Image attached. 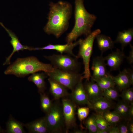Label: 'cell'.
<instances>
[{"mask_svg": "<svg viewBox=\"0 0 133 133\" xmlns=\"http://www.w3.org/2000/svg\"><path fill=\"white\" fill-rule=\"evenodd\" d=\"M129 80L131 85L133 84V70L130 69H127Z\"/></svg>", "mask_w": 133, "mask_h": 133, "instance_id": "e575fe53", "label": "cell"}, {"mask_svg": "<svg viewBox=\"0 0 133 133\" xmlns=\"http://www.w3.org/2000/svg\"><path fill=\"white\" fill-rule=\"evenodd\" d=\"M73 132L76 133H86V132L81 130L76 129L74 130Z\"/></svg>", "mask_w": 133, "mask_h": 133, "instance_id": "f35d334b", "label": "cell"}, {"mask_svg": "<svg viewBox=\"0 0 133 133\" xmlns=\"http://www.w3.org/2000/svg\"><path fill=\"white\" fill-rule=\"evenodd\" d=\"M102 115L111 126L116 125L123 119L118 113L115 111H107Z\"/></svg>", "mask_w": 133, "mask_h": 133, "instance_id": "cb8c5ba5", "label": "cell"}, {"mask_svg": "<svg viewBox=\"0 0 133 133\" xmlns=\"http://www.w3.org/2000/svg\"><path fill=\"white\" fill-rule=\"evenodd\" d=\"M57 100L44 117L49 133H62L65 127L62 105Z\"/></svg>", "mask_w": 133, "mask_h": 133, "instance_id": "5b68a950", "label": "cell"}, {"mask_svg": "<svg viewBox=\"0 0 133 133\" xmlns=\"http://www.w3.org/2000/svg\"><path fill=\"white\" fill-rule=\"evenodd\" d=\"M121 96L122 100L131 104L133 103V89L129 87L122 90Z\"/></svg>", "mask_w": 133, "mask_h": 133, "instance_id": "f546056e", "label": "cell"}, {"mask_svg": "<svg viewBox=\"0 0 133 133\" xmlns=\"http://www.w3.org/2000/svg\"><path fill=\"white\" fill-rule=\"evenodd\" d=\"M124 122H120L118 124L119 133H130L128 128V121L127 120Z\"/></svg>", "mask_w": 133, "mask_h": 133, "instance_id": "1f68e13d", "label": "cell"}, {"mask_svg": "<svg viewBox=\"0 0 133 133\" xmlns=\"http://www.w3.org/2000/svg\"><path fill=\"white\" fill-rule=\"evenodd\" d=\"M45 73L49 78L71 91L79 82L83 79L82 74L78 72L65 71L55 68L52 71Z\"/></svg>", "mask_w": 133, "mask_h": 133, "instance_id": "52a82bcc", "label": "cell"}, {"mask_svg": "<svg viewBox=\"0 0 133 133\" xmlns=\"http://www.w3.org/2000/svg\"><path fill=\"white\" fill-rule=\"evenodd\" d=\"M89 109L87 107H80L78 109L77 115L81 123L88 116L89 113Z\"/></svg>", "mask_w": 133, "mask_h": 133, "instance_id": "4dcf8cb0", "label": "cell"}, {"mask_svg": "<svg viewBox=\"0 0 133 133\" xmlns=\"http://www.w3.org/2000/svg\"><path fill=\"white\" fill-rule=\"evenodd\" d=\"M74 16L75 23L73 29L67 35V43L76 41L80 36H86L91 33V28L97 19L95 15L89 13L84 4V0H75Z\"/></svg>", "mask_w": 133, "mask_h": 133, "instance_id": "7a4b0ae2", "label": "cell"}, {"mask_svg": "<svg viewBox=\"0 0 133 133\" xmlns=\"http://www.w3.org/2000/svg\"><path fill=\"white\" fill-rule=\"evenodd\" d=\"M40 94L41 108L42 110L46 114L50 110L53 103L48 96L44 92Z\"/></svg>", "mask_w": 133, "mask_h": 133, "instance_id": "484cf974", "label": "cell"}, {"mask_svg": "<svg viewBox=\"0 0 133 133\" xmlns=\"http://www.w3.org/2000/svg\"><path fill=\"white\" fill-rule=\"evenodd\" d=\"M93 80L97 83L103 91L110 88L114 87L115 85L113 76L110 74L107 76Z\"/></svg>", "mask_w": 133, "mask_h": 133, "instance_id": "d4e9b609", "label": "cell"}, {"mask_svg": "<svg viewBox=\"0 0 133 133\" xmlns=\"http://www.w3.org/2000/svg\"><path fill=\"white\" fill-rule=\"evenodd\" d=\"M98 130H103L110 127L111 126L108 123L103 116L100 115L94 114Z\"/></svg>", "mask_w": 133, "mask_h": 133, "instance_id": "4316f807", "label": "cell"}, {"mask_svg": "<svg viewBox=\"0 0 133 133\" xmlns=\"http://www.w3.org/2000/svg\"><path fill=\"white\" fill-rule=\"evenodd\" d=\"M133 120L128 121V128L130 133H133Z\"/></svg>", "mask_w": 133, "mask_h": 133, "instance_id": "8d00e7d4", "label": "cell"}, {"mask_svg": "<svg viewBox=\"0 0 133 133\" xmlns=\"http://www.w3.org/2000/svg\"><path fill=\"white\" fill-rule=\"evenodd\" d=\"M7 132L8 133H24L25 131L23 125L13 118H10L7 124Z\"/></svg>", "mask_w": 133, "mask_h": 133, "instance_id": "603a6c76", "label": "cell"}, {"mask_svg": "<svg viewBox=\"0 0 133 133\" xmlns=\"http://www.w3.org/2000/svg\"><path fill=\"white\" fill-rule=\"evenodd\" d=\"M44 57L50 62L54 68L63 71L78 72L80 68L78 58L68 54H54Z\"/></svg>", "mask_w": 133, "mask_h": 133, "instance_id": "8992f818", "label": "cell"}, {"mask_svg": "<svg viewBox=\"0 0 133 133\" xmlns=\"http://www.w3.org/2000/svg\"><path fill=\"white\" fill-rule=\"evenodd\" d=\"M133 38V29L131 28L118 32L115 43H120L122 49L123 50L125 47L130 43Z\"/></svg>", "mask_w": 133, "mask_h": 133, "instance_id": "44dd1931", "label": "cell"}, {"mask_svg": "<svg viewBox=\"0 0 133 133\" xmlns=\"http://www.w3.org/2000/svg\"><path fill=\"white\" fill-rule=\"evenodd\" d=\"M129 115L130 120L133 118V103L130 104L129 111Z\"/></svg>", "mask_w": 133, "mask_h": 133, "instance_id": "d590c367", "label": "cell"}, {"mask_svg": "<svg viewBox=\"0 0 133 133\" xmlns=\"http://www.w3.org/2000/svg\"><path fill=\"white\" fill-rule=\"evenodd\" d=\"M47 76L45 72H36L32 74L28 78V79L36 85L38 89V92L40 94L44 93L46 89L45 79Z\"/></svg>", "mask_w": 133, "mask_h": 133, "instance_id": "ffe728a7", "label": "cell"}, {"mask_svg": "<svg viewBox=\"0 0 133 133\" xmlns=\"http://www.w3.org/2000/svg\"><path fill=\"white\" fill-rule=\"evenodd\" d=\"M113 78L115 85L120 91L129 87L131 85L127 69L120 71L117 76H113Z\"/></svg>", "mask_w": 133, "mask_h": 133, "instance_id": "ac0fdd59", "label": "cell"}, {"mask_svg": "<svg viewBox=\"0 0 133 133\" xmlns=\"http://www.w3.org/2000/svg\"><path fill=\"white\" fill-rule=\"evenodd\" d=\"M48 81L50 83V92L54 99L58 100L60 98L68 96L69 94L67 88L64 86L49 78Z\"/></svg>", "mask_w": 133, "mask_h": 133, "instance_id": "2e32d148", "label": "cell"}, {"mask_svg": "<svg viewBox=\"0 0 133 133\" xmlns=\"http://www.w3.org/2000/svg\"><path fill=\"white\" fill-rule=\"evenodd\" d=\"M1 129L0 128V132H1Z\"/></svg>", "mask_w": 133, "mask_h": 133, "instance_id": "ab89813d", "label": "cell"}, {"mask_svg": "<svg viewBox=\"0 0 133 133\" xmlns=\"http://www.w3.org/2000/svg\"><path fill=\"white\" fill-rule=\"evenodd\" d=\"M0 25L5 30L11 38L10 43L13 48V50L12 53L6 58L3 65H9L10 64V59L16 52H18L20 50L23 51L24 50H28L30 51L33 50V47L22 45L15 34L10 30L6 27L1 22H0Z\"/></svg>", "mask_w": 133, "mask_h": 133, "instance_id": "8fae6325", "label": "cell"}, {"mask_svg": "<svg viewBox=\"0 0 133 133\" xmlns=\"http://www.w3.org/2000/svg\"><path fill=\"white\" fill-rule=\"evenodd\" d=\"M54 68L51 64L42 62L36 57L32 56L17 58L7 68L4 73L6 75L22 77L41 71L51 72Z\"/></svg>", "mask_w": 133, "mask_h": 133, "instance_id": "3957f363", "label": "cell"}, {"mask_svg": "<svg viewBox=\"0 0 133 133\" xmlns=\"http://www.w3.org/2000/svg\"><path fill=\"white\" fill-rule=\"evenodd\" d=\"M105 61L104 58L103 57L102 54L100 56L93 58L91 68L93 71L92 75L90 77L91 80L98 79L110 75L107 72Z\"/></svg>", "mask_w": 133, "mask_h": 133, "instance_id": "30bf717a", "label": "cell"}, {"mask_svg": "<svg viewBox=\"0 0 133 133\" xmlns=\"http://www.w3.org/2000/svg\"><path fill=\"white\" fill-rule=\"evenodd\" d=\"M88 100L90 102L103 97V91L94 81H86L83 84Z\"/></svg>", "mask_w": 133, "mask_h": 133, "instance_id": "4fadbf2b", "label": "cell"}, {"mask_svg": "<svg viewBox=\"0 0 133 133\" xmlns=\"http://www.w3.org/2000/svg\"><path fill=\"white\" fill-rule=\"evenodd\" d=\"M49 6L48 21L44 30L47 34L53 35L58 38L68 28L72 7L68 2L62 0L56 3L51 2Z\"/></svg>", "mask_w": 133, "mask_h": 133, "instance_id": "6da1fadb", "label": "cell"}, {"mask_svg": "<svg viewBox=\"0 0 133 133\" xmlns=\"http://www.w3.org/2000/svg\"><path fill=\"white\" fill-rule=\"evenodd\" d=\"M62 106L64 119L65 132L77 127L76 122V104L70 99H63Z\"/></svg>", "mask_w": 133, "mask_h": 133, "instance_id": "ba28073f", "label": "cell"}, {"mask_svg": "<svg viewBox=\"0 0 133 133\" xmlns=\"http://www.w3.org/2000/svg\"><path fill=\"white\" fill-rule=\"evenodd\" d=\"M118 95V93L115 87L109 88L103 91V97L111 100H116Z\"/></svg>", "mask_w": 133, "mask_h": 133, "instance_id": "f1b7e54d", "label": "cell"}, {"mask_svg": "<svg viewBox=\"0 0 133 133\" xmlns=\"http://www.w3.org/2000/svg\"><path fill=\"white\" fill-rule=\"evenodd\" d=\"M130 104L123 100L118 102L115 105V111L118 113L123 119L125 120H130L129 115Z\"/></svg>", "mask_w": 133, "mask_h": 133, "instance_id": "7402d4cb", "label": "cell"}, {"mask_svg": "<svg viewBox=\"0 0 133 133\" xmlns=\"http://www.w3.org/2000/svg\"><path fill=\"white\" fill-rule=\"evenodd\" d=\"M95 38L102 54L106 51L112 50L114 47L115 42L109 36L100 33L97 35Z\"/></svg>", "mask_w": 133, "mask_h": 133, "instance_id": "d6986e66", "label": "cell"}, {"mask_svg": "<svg viewBox=\"0 0 133 133\" xmlns=\"http://www.w3.org/2000/svg\"><path fill=\"white\" fill-rule=\"evenodd\" d=\"M84 123L89 133H97L98 129L95 118L93 114L88 117L85 120Z\"/></svg>", "mask_w": 133, "mask_h": 133, "instance_id": "83f0119b", "label": "cell"}, {"mask_svg": "<svg viewBox=\"0 0 133 133\" xmlns=\"http://www.w3.org/2000/svg\"><path fill=\"white\" fill-rule=\"evenodd\" d=\"M101 32L100 29L96 30L86 36L84 39H81L79 45V50L77 56L78 59L81 58L83 59L84 66L83 78L86 79V81H90L91 76L89 63L92 53L94 41L97 35L100 33Z\"/></svg>", "mask_w": 133, "mask_h": 133, "instance_id": "277c9868", "label": "cell"}, {"mask_svg": "<svg viewBox=\"0 0 133 133\" xmlns=\"http://www.w3.org/2000/svg\"><path fill=\"white\" fill-rule=\"evenodd\" d=\"M91 103L89 108L93 110L96 114L101 115L104 113L110 111L115 105L112 101L103 97Z\"/></svg>", "mask_w": 133, "mask_h": 133, "instance_id": "9a60e30c", "label": "cell"}, {"mask_svg": "<svg viewBox=\"0 0 133 133\" xmlns=\"http://www.w3.org/2000/svg\"><path fill=\"white\" fill-rule=\"evenodd\" d=\"M81 39L74 42L67 43L64 45L55 44H49L41 48H33V50H53L56 51L63 54L65 53L77 58V56L74 54L73 50L76 46L79 45Z\"/></svg>", "mask_w": 133, "mask_h": 133, "instance_id": "7c38bea8", "label": "cell"}, {"mask_svg": "<svg viewBox=\"0 0 133 133\" xmlns=\"http://www.w3.org/2000/svg\"><path fill=\"white\" fill-rule=\"evenodd\" d=\"M123 50L121 51L117 49L104 58L107 62L106 65L110 67L111 71L119 70L125 56Z\"/></svg>", "mask_w": 133, "mask_h": 133, "instance_id": "5bb4252c", "label": "cell"}, {"mask_svg": "<svg viewBox=\"0 0 133 133\" xmlns=\"http://www.w3.org/2000/svg\"><path fill=\"white\" fill-rule=\"evenodd\" d=\"M29 132L33 133H49L45 117L38 119L24 125Z\"/></svg>", "mask_w": 133, "mask_h": 133, "instance_id": "e0dca14e", "label": "cell"}, {"mask_svg": "<svg viewBox=\"0 0 133 133\" xmlns=\"http://www.w3.org/2000/svg\"><path fill=\"white\" fill-rule=\"evenodd\" d=\"M109 133H119L118 128L116 125L111 126Z\"/></svg>", "mask_w": 133, "mask_h": 133, "instance_id": "836d02e7", "label": "cell"}, {"mask_svg": "<svg viewBox=\"0 0 133 133\" xmlns=\"http://www.w3.org/2000/svg\"><path fill=\"white\" fill-rule=\"evenodd\" d=\"M80 80L69 94L70 99L76 104L87 105L89 108L91 103L88 98L82 82Z\"/></svg>", "mask_w": 133, "mask_h": 133, "instance_id": "9c48e42d", "label": "cell"}, {"mask_svg": "<svg viewBox=\"0 0 133 133\" xmlns=\"http://www.w3.org/2000/svg\"><path fill=\"white\" fill-rule=\"evenodd\" d=\"M131 50L130 51L129 56L128 57H126L129 63L131 64L133 63V47L130 44Z\"/></svg>", "mask_w": 133, "mask_h": 133, "instance_id": "d6a6232c", "label": "cell"}, {"mask_svg": "<svg viewBox=\"0 0 133 133\" xmlns=\"http://www.w3.org/2000/svg\"><path fill=\"white\" fill-rule=\"evenodd\" d=\"M110 128V127L103 130H98L96 133H109Z\"/></svg>", "mask_w": 133, "mask_h": 133, "instance_id": "74e56055", "label": "cell"}]
</instances>
